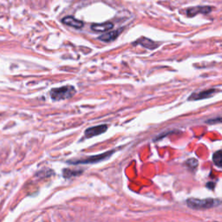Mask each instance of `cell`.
<instances>
[{
    "label": "cell",
    "mask_w": 222,
    "mask_h": 222,
    "mask_svg": "<svg viewBox=\"0 0 222 222\" xmlns=\"http://www.w3.org/2000/svg\"><path fill=\"white\" fill-rule=\"evenodd\" d=\"M212 7L210 6H195V7H191L186 10V13L188 17H194L197 14H207L211 12Z\"/></svg>",
    "instance_id": "5b68a950"
},
{
    "label": "cell",
    "mask_w": 222,
    "mask_h": 222,
    "mask_svg": "<svg viewBox=\"0 0 222 222\" xmlns=\"http://www.w3.org/2000/svg\"><path fill=\"white\" fill-rule=\"evenodd\" d=\"M186 163L187 165H188L189 167H196L198 165V162L195 159H189Z\"/></svg>",
    "instance_id": "4fadbf2b"
},
{
    "label": "cell",
    "mask_w": 222,
    "mask_h": 222,
    "mask_svg": "<svg viewBox=\"0 0 222 222\" xmlns=\"http://www.w3.org/2000/svg\"><path fill=\"white\" fill-rule=\"evenodd\" d=\"M134 44H141V45H142L143 47L148 48V49H150V50L155 49V48L158 46L157 44H155L154 41H152V40H150V39H148V38H146V37H141V38L138 39L136 42H135Z\"/></svg>",
    "instance_id": "30bf717a"
},
{
    "label": "cell",
    "mask_w": 222,
    "mask_h": 222,
    "mask_svg": "<svg viewBox=\"0 0 222 222\" xmlns=\"http://www.w3.org/2000/svg\"><path fill=\"white\" fill-rule=\"evenodd\" d=\"M83 171H77V170H70V169H64L63 170V176L65 178H69L77 174H80Z\"/></svg>",
    "instance_id": "7c38bea8"
},
{
    "label": "cell",
    "mask_w": 222,
    "mask_h": 222,
    "mask_svg": "<svg viewBox=\"0 0 222 222\" xmlns=\"http://www.w3.org/2000/svg\"><path fill=\"white\" fill-rule=\"evenodd\" d=\"M221 203V200L218 199H195V198H190L187 200V205L188 207L192 209L196 210H204V209H209L215 207L219 206Z\"/></svg>",
    "instance_id": "6da1fadb"
},
{
    "label": "cell",
    "mask_w": 222,
    "mask_h": 222,
    "mask_svg": "<svg viewBox=\"0 0 222 222\" xmlns=\"http://www.w3.org/2000/svg\"><path fill=\"white\" fill-rule=\"evenodd\" d=\"M121 31H122V29H119V30H116V31H110L108 33H105V34L100 36L99 39L103 41V42H110V41H113V40H114L120 35Z\"/></svg>",
    "instance_id": "9c48e42d"
},
{
    "label": "cell",
    "mask_w": 222,
    "mask_h": 222,
    "mask_svg": "<svg viewBox=\"0 0 222 222\" xmlns=\"http://www.w3.org/2000/svg\"><path fill=\"white\" fill-rule=\"evenodd\" d=\"M76 94V89L71 85H66L60 88L52 89L50 92L51 97L55 101L65 100L72 97Z\"/></svg>",
    "instance_id": "7a4b0ae2"
},
{
    "label": "cell",
    "mask_w": 222,
    "mask_h": 222,
    "mask_svg": "<svg viewBox=\"0 0 222 222\" xmlns=\"http://www.w3.org/2000/svg\"><path fill=\"white\" fill-rule=\"evenodd\" d=\"M114 24L110 22H106V23H103V24H94L91 26V29L94 31L96 32H104L107 31H110L113 28Z\"/></svg>",
    "instance_id": "ba28073f"
},
{
    "label": "cell",
    "mask_w": 222,
    "mask_h": 222,
    "mask_svg": "<svg viewBox=\"0 0 222 222\" xmlns=\"http://www.w3.org/2000/svg\"><path fill=\"white\" fill-rule=\"evenodd\" d=\"M217 92H218L217 89H211L204 90V91H201V92H199V93H194L193 95H191L189 96V100L196 101V100H201V99H205V98H209V97L213 96Z\"/></svg>",
    "instance_id": "8992f818"
},
{
    "label": "cell",
    "mask_w": 222,
    "mask_h": 222,
    "mask_svg": "<svg viewBox=\"0 0 222 222\" xmlns=\"http://www.w3.org/2000/svg\"><path fill=\"white\" fill-rule=\"evenodd\" d=\"M213 162L216 166L222 167V150L216 151L213 155Z\"/></svg>",
    "instance_id": "8fae6325"
},
{
    "label": "cell",
    "mask_w": 222,
    "mask_h": 222,
    "mask_svg": "<svg viewBox=\"0 0 222 222\" xmlns=\"http://www.w3.org/2000/svg\"><path fill=\"white\" fill-rule=\"evenodd\" d=\"M107 129H108V126L106 124L98 125V126H96V127H91V128H89L88 129L85 130V136L87 138H91L93 136H96V135H99L101 134H103Z\"/></svg>",
    "instance_id": "277c9868"
},
{
    "label": "cell",
    "mask_w": 222,
    "mask_h": 222,
    "mask_svg": "<svg viewBox=\"0 0 222 222\" xmlns=\"http://www.w3.org/2000/svg\"><path fill=\"white\" fill-rule=\"evenodd\" d=\"M113 153H114V150L106 152V153L102 154V155H98L90 156V157H88V158H85V159L78 160V161H74V162L71 161V162H69V163H70V164H89V163H96V162H101V161L106 160L107 158L110 157Z\"/></svg>",
    "instance_id": "3957f363"
},
{
    "label": "cell",
    "mask_w": 222,
    "mask_h": 222,
    "mask_svg": "<svg viewBox=\"0 0 222 222\" xmlns=\"http://www.w3.org/2000/svg\"><path fill=\"white\" fill-rule=\"evenodd\" d=\"M62 22L66 24V25H69V26H71V27H74L76 29H81L83 26V23L76 18H75L74 17H71V16H68V17H65Z\"/></svg>",
    "instance_id": "52a82bcc"
}]
</instances>
